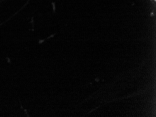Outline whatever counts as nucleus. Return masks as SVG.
I'll return each instance as SVG.
<instances>
[{
    "mask_svg": "<svg viewBox=\"0 0 156 117\" xmlns=\"http://www.w3.org/2000/svg\"><path fill=\"white\" fill-rule=\"evenodd\" d=\"M155 1H156V0H155Z\"/></svg>",
    "mask_w": 156,
    "mask_h": 117,
    "instance_id": "f257e3e1",
    "label": "nucleus"
}]
</instances>
